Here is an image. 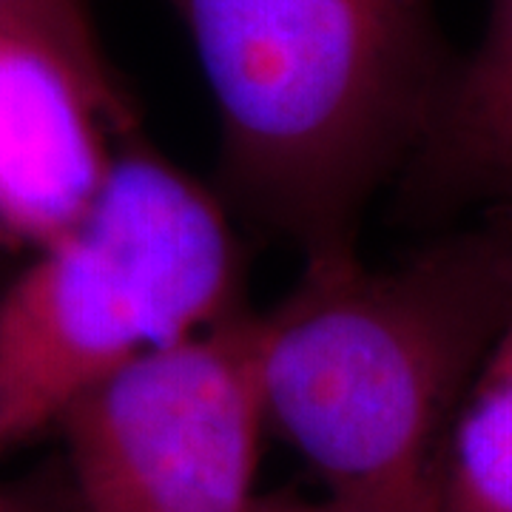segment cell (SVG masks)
I'll use <instances>...</instances> for the list:
<instances>
[{
	"label": "cell",
	"instance_id": "cell-1",
	"mask_svg": "<svg viewBox=\"0 0 512 512\" xmlns=\"http://www.w3.org/2000/svg\"><path fill=\"white\" fill-rule=\"evenodd\" d=\"M512 322V217L393 268L359 251L305 259L274 311L256 313L268 421L373 512H439L458 404Z\"/></svg>",
	"mask_w": 512,
	"mask_h": 512
},
{
	"label": "cell",
	"instance_id": "cell-2",
	"mask_svg": "<svg viewBox=\"0 0 512 512\" xmlns=\"http://www.w3.org/2000/svg\"><path fill=\"white\" fill-rule=\"evenodd\" d=\"M220 123V194L305 259L356 251L447 80L430 0H165Z\"/></svg>",
	"mask_w": 512,
	"mask_h": 512
},
{
	"label": "cell",
	"instance_id": "cell-3",
	"mask_svg": "<svg viewBox=\"0 0 512 512\" xmlns=\"http://www.w3.org/2000/svg\"><path fill=\"white\" fill-rule=\"evenodd\" d=\"M0 299V367L32 430L128 359L242 311L228 205L128 134L86 214Z\"/></svg>",
	"mask_w": 512,
	"mask_h": 512
},
{
	"label": "cell",
	"instance_id": "cell-4",
	"mask_svg": "<svg viewBox=\"0 0 512 512\" xmlns=\"http://www.w3.org/2000/svg\"><path fill=\"white\" fill-rule=\"evenodd\" d=\"M268 421L256 313L128 359L60 410L86 512H248Z\"/></svg>",
	"mask_w": 512,
	"mask_h": 512
},
{
	"label": "cell",
	"instance_id": "cell-5",
	"mask_svg": "<svg viewBox=\"0 0 512 512\" xmlns=\"http://www.w3.org/2000/svg\"><path fill=\"white\" fill-rule=\"evenodd\" d=\"M109 137L94 94L55 52L0 29L3 231L37 248L66 234L109 174Z\"/></svg>",
	"mask_w": 512,
	"mask_h": 512
},
{
	"label": "cell",
	"instance_id": "cell-6",
	"mask_svg": "<svg viewBox=\"0 0 512 512\" xmlns=\"http://www.w3.org/2000/svg\"><path fill=\"white\" fill-rule=\"evenodd\" d=\"M478 194L512 200V0L490 3L473 55L447 74L407 174L419 205Z\"/></svg>",
	"mask_w": 512,
	"mask_h": 512
},
{
	"label": "cell",
	"instance_id": "cell-7",
	"mask_svg": "<svg viewBox=\"0 0 512 512\" xmlns=\"http://www.w3.org/2000/svg\"><path fill=\"white\" fill-rule=\"evenodd\" d=\"M439 512H512V322L453 416L441 453Z\"/></svg>",
	"mask_w": 512,
	"mask_h": 512
},
{
	"label": "cell",
	"instance_id": "cell-8",
	"mask_svg": "<svg viewBox=\"0 0 512 512\" xmlns=\"http://www.w3.org/2000/svg\"><path fill=\"white\" fill-rule=\"evenodd\" d=\"M0 29L55 52L86 83L117 137L137 131L134 100L100 46L89 0H0Z\"/></svg>",
	"mask_w": 512,
	"mask_h": 512
},
{
	"label": "cell",
	"instance_id": "cell-9",
	"mask_svg": "<svg viewBox=\"0 0 512 512\" xmlns=\"http://www.w3.org/2000/svg\"><path fill=\"white\" fill-rule=\"evenodd\" d=\"M32 433V424L26 419V410L20 404L18 390L12 379L6 376V370L0 367V450L18 444V441H26Z\"/></svg>",
	"mask_w": 512,
	"mask_h": 512
},
{
	"label": "cell",
	"instance_id": "cell-10",
	"mask_svg": "<svg viewBox=\"0 0 512 512\" xmlns=\"http://www.w3.org/2000/svg\"><path fill=\"white\" fill-rule=\"evenodd\" d=\"M248 512H373L362 510V507H353L345 501H336L330 498L328 504H291V501H259L256 498L254 507Z\"/></svg>",
	"mask_w": 512,
	"mask_h": 512
},
{
	"label": "cell",
	"instance_id": "cell-11",
	"mask_svg": "<svg viewBox=\"0 0 512 512\" xmlns=\"http://www.w3.org/2000/svg\"><path fill=\"white\" fill-rule=\"evenodd\" d=\"M0 512H23V510H18V507H15L12 501H6V498L0 495Z\"/></svg>",
	"mask_w": 512,
	"mask_h": 512
},
{
	"label": "cell",
	"instance_id": "cell-12",
	"mask_svg": "<svg viewBox=\"0 0 512 512\" xmlns=\"http://www.w3.org/2000/svg\"><path fill=\"white\" fill-rule=\"evenodd\" d=\"M510 217H512V208H510Z\"/></svg>",
	"mask_w": 512,
	"mask_h": 512
}]
</instances>
